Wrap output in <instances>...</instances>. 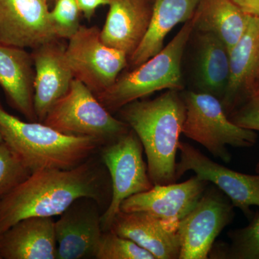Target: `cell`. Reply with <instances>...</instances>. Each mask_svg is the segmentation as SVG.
<instances>
[{
  "instance_id": "obj_1",
  "label": "cell",
  "mask_w": 259,
  "mask_h": 259,
  "mask_svg": "<svg viewBox=\"0 0 259 259\" xmlns=\"http://www.w3.org/2000/svg\"><path fill=\"white\" fill-rule=\"evenodd\" d=\"M81 197L106 209L111 200L110 175L97 153L69 169L33 172L5 196L0 201V236L24 218L60 215Z\"/></svg>"
},
{
  "instance_id": "obj_2",
  "label": "cell",
  "mask_w": 259,
  "mask_h": 259,
  "mask_svg": "<svg viewBox=\"0 0 259 259\" xmlns=\"http://www.w3.org/2000/svg\"><path fill=\"white\" fill-rule=\"evenodd\" d=\"M118 113L142 143L153 185L177 182V153L186 115L182 95L168 90L153 100L131 102Z\"/></svg>"
},
{
  "instance_id": "obj_3",
  "label": "cell",
  "mask_w": 259,
  "mask_h": 259,
  "mask_svg": "<svg viewBox=\"0 0 259 259\" xmlns=\"http://www.w3.org/2000/svg\"><path fill=\"white\" fill-rule=\"evenodd\" d=\"M0 132L3 141L31 173L74 168L96 154L103 146L93 138L68 136L44 122L21 120L7 112L1 102Z\"/></svg>"
},
{
  "instance_id": "obj_4",
  "label": "cell",
  "mask_w": 259,
  "mask_h": 259,
  "mask_svg": "<svg viewBox=\"0 0 259 259\" xmlns=\"http://www.w3.org/2000/svg\"><path fill=\"white\" fill-rule=\"evenodd\" d=\"M196 15L186 22L176 36L156 55L134 71L118 76L115 82L96 97L109 112L163 90H183L182 61L185 47L195 28Z\"/></svg>"
},
{
  "instance_id": "obj_5",
  "label": "cell",
  "mask_w": 259,
  "mask_h": 259,
  "mask_svg": "<svg viewBox=\"0 0 259 259\" xmlns=\"http://www.w3.org/2000/svg\"><path fill=\"white\" fill-rule=\"evenodd\" d=\"M186 108L182 134L204 146L214 157L230 163L227 146L249 148L257 141L254 131L243 128L230 120L219 98L202 92L182 94Z\"/></svg>"
},
{
  "instance_id": "obj_6",
  "label": "cell",
  "mask_w": 259,
  "mask_h": 259,
  "mask_svg": "<svg viewBox=\"0 0 259 259\" xmlns=\"http://www.w3.org/2000/svg\"><path fill=\"white\" fill-rule=\"evenodd\" d=\"M42 122L68 136L93 138L103 146L115 142L131 130L76 79H73L67 93L51 107Z\"/></svg>"
},
{
  "instance_id": "obj_7",
  "label": "cell",
  "mask_w": 259,
  "mask_h": 259,
  "mask_svg": "<svg viewBox=\"0 0 259 259\" xmlns=\"http://www.w3.org/2000/svg\"><path fill=\"white\" fill-rule=\"evenodd\" d=\"M144 146L132 129L111 144L102 146L100 156L110 175L112 197L102 214V231L110 230L125 199L152 188L148 166L143 158Z\"/></svg>"
},
{
  "instance_id": "obj_8",
  "label": "cell",
  "mask_w": 259,
  "mask_h": 259,
  "mask_svg": "<svg viewBox=\"0 0 259 259\" xmlns=\"http://www.w3.org/2000/svg\"><path fill=\"white\" fill-rule=\"evenodd\" d=\"M65 54L74 79L84 83L95 95L110 88L127 66V56L105 45L95 26L81 25L69 39Z\"/></svg>"
},
{
  "instance_id": "obj_9",
  "label": "cell",
  "mask_w": 259,
  "mask_h": 259,
  "mask_svg": "<svg viewBox=\"0 0 259 259\" xmlns=\"http://www.w3.org/2000/svg\"><path fill=\"white\" fill-rule=\"evenodd\" d=\"M235 217L234 206L215 186H207L194 208L179 223L180 259H207L216 238Z\"/></svg>"
},
{
  "instance_id": "obj_10",
  "label": "cell",
  "mask_w": 259,
  "mask_h": 259,
  "mask_svg": "<svg viewBox=\"0 0 259 259\" xmlns=\"http://www.w3.org/2000/svg\"><path fill=\"white\" fill-rule=\"evenodd\" d=\"M180 161L177 163V180L189 171L201 180L211 182L222 191L234 207L241 209L245 217L253 215L250 207H259V174L240 173L209 159L192 145L180 141Z\"/></svg>"
},
{
  "instance_id": "obj_11",
  "label": "cell",
  "mask_w": 259,
  "mask_h": 259,
  "mask_svg": "<svg viewBox=\"0 0 259 259\" xmlns=\"http://www.w3.org/2000/svg\"><path fill=\"white\" fill-rule=\"evenodd\" d=\"M100 204L81 197L55 222L57 259L95 258L103 233Z\"/></svg>"
},
{
  "instance_id": "obj_12",
  "label": "cell",
  "mask_w": 259,
  "mask_h": 259,
  "mask_svg": "<svg viewBox=\"0 0 259 259\" xmlns=\"http://www.w3.org/2000/svg\"><path fill=\"white\" fill-rule=\"evenodd\" d=\"M49 0H0V44L35 49L58 39Z\"/></svg>"
},
{
  "instance_id": "obj_13",
  "label": "cell",
  "mask_w": 259,
  "mask_h": 259,
  "mask_svg": "<svg viewBox=\"0 0 259 259\" xmlns=\"http://www.w3.org/2000/svg\"><path fill=\"white\" fill-rule=\"evenodd\" d=\"M209 182L194 176L182 183L153 185L131 196L120 205L125 212H144L167 222L179 223L194 208Z\"/></svg>"
},
{
  "instance_id": "obj_14",
  "label": "cell",
  "mask_w": 259,
  "mask_h": 259,
  "mask_svg": "<svg viewBox=\"0 0 259 259\" xmlns=\"http://www.w3.org/2000/svg\"><path fill=\"white\" fill-rule=\"evenodd\" d=\"M65 49L56 39L32 52L35 68L34 108L38 122H44L51 107L69 91L74 79Z\"/></svg>"
},
{
  "instance_id": "obj_15",
  "label": "cell",
  "mask_w": 259,
  "mask_h": 259,
  "mask_svg": "<svg viewBox=\"0 0 259 259\" xmlns=\"http://www.w3.org/2000/svg\"><path fill=\"white\" fill-rule=\"evenodd\" d=\"M179 223L167 222L144 212L120 211L109 231L135 242L156 259H180Z\"/></svg>"
},
{
  "instance_id": "obj_16",
  "label": "cell",
  "mask_w": 259,
  "mask_h": 259,
  "mask_svg": "<svg viewBox=\"0 0 259 259\" xmlns=\"http://www.w3.org/2000/svg\"><path fill=\"white\" fill-rule=\"evenodd\" d=\"M230 75L222 102L229 115L253 95L259 76V18L250 15L241 39L229 51Z\"/></svg>"
},
{
  "instance_id": "obj_17",
  "label": "cell",
  "mask_w": 259,
  "mask_h": 259,
  "mask_svg": "<svg viewBox=\"0 0 259 259\" xmlns=\"http://www.w3.org/2000/svg\"><path fill=\"white\" fill-rule=\"evenodd\" d=\"M100 38L107 47L131 56L146 35L152 7L148 0H110Z\"/></svg>"
},
{
  "instance_id": "obj_18",
  "label": "cell",
  "mask_w": 259,
  "mask_h": 259,
  "mask_svg": "<svg viewBox=\"0 0 259 259\" xmlns=\"http://www.w3.org/2000/svg\"><path fill=\"white\" fill-rule=\"evenodd\" d=\"M55 221L30 217L18 221L0 236V259H56Z\"/></svg>"
},
{
  "instance_id": "obj_19",
  "label": "cell",
  "mask_w": 259,
  "mask_h": 259,
  "mask_svg": "<svg viewBox=\"0 0 259 259\" xmlns=\"http://www.w3.org/2000/svg\"><path fill=\"white\" fill-rule=\"evenodd\" d=\"M35 68L25 49L0 44V86L10 106L30 122H36L34 108Z\"/></svg>"
},
{
  "instance_id": "obj_20",
  "label": "cell",
  "mask_w": 259,
  "mask_h": 259,
  "mask_svg": "<svg viewBox=\"0 0 259 259\" xmlns=\"http://www.w3.org/2000/svg\"><path fill=\"white\" fill-rule=\"evenodd\" d=\"M199 3L200 0H154L147 32L129 57L131 66L136 68L158 54L166 35L177 25L192 18Z\"/></svg>"
},
{
  "instance_id": "obj_21",
  "label": "cell",
  "mask_w": 259,
  "mask_h": 259,
  "mask_svg": "<svg viewBox=\"0 0 259 259\" xmlns=\"http://www.w3.org/2000/svg\"><path fill=\"white\" fill-rule=\"evenodd\" d=\"M195 15V28L219 37L228 51L244 33L250 17L233 0H200Z\"/></svg>"
},
{
  "instance_id": "obj_22",
  "label": "cell",
  "mask_w": 259,
  "mask_h": 259,
  "mask_svg": "<svg viewBox=\"0 0 259 259\" xmlns=\"http://www.w3.org/2000/svg\"><path fill=\"white\" fill-rule=\"evenodd\" d=\"M197 85L202 93L222 100L230 75L229 51L210 32H200L197 51Z\"/></svg>"
},
{
  "instance_id": "obj_23",
  "label": "cell",
  "mask_w": 259,
  "mask_h": 259,
  "mask_svg": "<svg viewBox=\"0 0 259 259\" xmlns=\"http://www.w3.org/2000/svg\"><path fill=\"white\" fill-rule=\"evenodd\" d=\"M249 220L248 226L228 232L230 244L212 247L209 258L259 259V212Z\"/></svg>"
},
{
  "instance_id": "obj_24",
  "label": "cell",
  "mask_w": 259,
  "mask_h": 259,
  "mask_svg": "<svg viewBox=\"0 0 259 259\" xmlns=\"http://www.w3.org/2000/svg\"><path fill=\"white\" fill-rule=\"evenodd\" d=\"M95 258L156 259L154 255L135 242L110 231L102 233Z\"/></svg>"
},
{
  "instance_id": "obj_25",
  "label": "cell",
  "mask_w": 259,
  "mask_h": 259,
  "mask_svg": "<svg viewBox=\"0 0 259 259\" xmlns=\"http://www.w3.org/2000/svg\"><path fill=\"white\" fill-rule=\"evenodd\" d=\"M31 174L6 143H0V200Z\"/></svg>"
},
{
  "instance_id": "obj_26",
  "label": "cell",
  "mask_w": 259,
  "mask_h": 259,
  "mask_svg": "<svg viewBox=\"0 0 259 259\" xmlns=\"http://www.w3.org/2000/svg\"><path fill=\"white\" fill-rule=\"evenodd\" d=\"M79 5L76 0H56L55 6L50 11L53 28L58 39L71 38L80 26Z\"/></svg>"
},
{
  "instance_id": "obj_27",
  "label": "cell",
  "mask_w": 259,
  "mask_h": 259,
  "mask_svg": "<svg viewBox=\"0 0 259 259\" xmlns=\"http://www.w3.org/2000/svg\"><path fill=\"white\" fill-rule=\"evenodd\" d=\"M228 117L240 127L259 131V95L247 98Z\"/></svg>"
},
{
  "instance_id": "obj_28",
  "label": "cell",
  "mask_w": 259,
  "mask_h": 259,
  "mask_svg": "<svg viewBox=\"0 0 259 259\" xmlns=\"http://www.w3.org/2000/svg\"><path fill=\"white\" fill-rule=\"evenodd\" d=\"M80 11L83 13L85 18L90 20L99 7L102 5H108L110 0H76Z\"/></svg>"
},
{
  "instance_id": "obj_29",
  "label": "cell",
  "mask_w": 259,
  "mask_h": 259,
  "mask_svg": "<svg viewBox=\"0 0 259 259\" xmlns=\"http://www.w3.org/2000/svg\"><path fill=\"white\" fill-rule=\"evenodd\" d=\"M247 14L259 18V0H233Z\"/></svg>"
},
{
  "instance_id": "obj_30",
  "label": "cell",
  "mask_w": 259,
  "mask_h": 259,
  "mask_svg": "<svg viewBox=\"0 0 259 259\" xmlns=\"http://www.w3.org/2000/svg\"><path fill=\"white\" fill-rule=\"evenodd\" d=\"M255 172L257 174H259V162L257 163L256 166H255Z\"/></svg>"
},
{
  "instance_id": "obj_31",
  "label": "cell",
  "mask_w": 259,
  "mask_h": 259,
  "mask_svg": "<svg viewBox=\"0 0 259 259\" xmlns=\"http://www.w3.org/2000/svg\"><path fill=\"white\" fill-rule=\"evenodd\" d=\"M258 78H259V76H258ZM259 95V86L258 87V88H257V90H255V93H253V95ZM252 95H251V96H252Z\"/></svg>"
},
{
  "instance_id": "obj_32",
  "label": "cell",
  "mask_w": 259,
  "mask_h": 259,
  "mask_svg": "<svg viewBox=\"0 0 259 259\" xmlns=\"http://www.w3.org/2000/svg\"><path fill=\"white\" fill-rule=\"evenodd\" d=\"M3 142V136H2L1 132H0V143Z\"/></svg>"
},
{
  "instance_id": "obj_33",
  "label": "cell",
  "mask_w": 259,
  "mask_h": 259,
  "mask_svg": "<svg viewBox=\"0 0 259 259\" xmlns=\"http://www.w3.org/2000/svg\"><path fill=\"white\" fill-rule=\"evenodd\" d=\"M0 201H1V200H0Z\"/></svg>"
}]
</instances>
